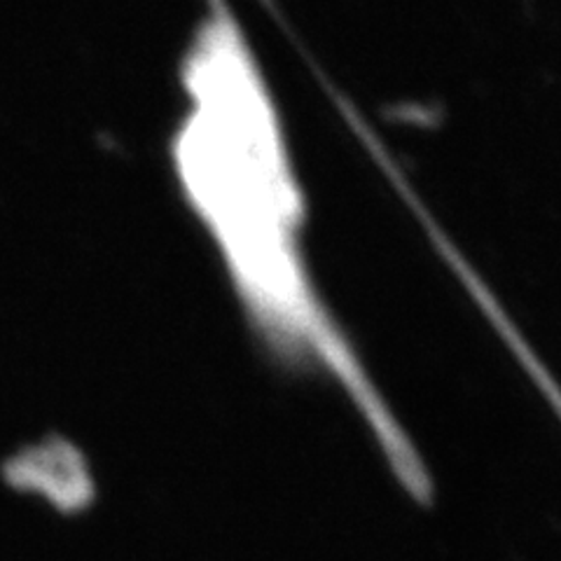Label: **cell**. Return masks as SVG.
I'll return each mask as SVG.
<instances>
[{"mask_svg": "<svg viewBox=\"0 0 561 561\" xmlns=\"http://www.w3.org/2000/svg\"><path fill=\"white\" fill-rule=\"evenodd\" d=\"M185 111L173 136V171L187 206L216 243L243 300L272 321H330L302 253L305 199L284 122L241 26L214 8L187 47Z\"/></svg>", "mask_w": 561, "mask_h": 561, "instance_id": "6da1fadb", "label": "cell"}]
</instances>
